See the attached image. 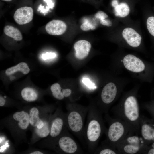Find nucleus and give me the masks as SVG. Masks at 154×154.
Returning a JSON list of instances; mask_svg holds the SVG:
<instances>
[{"instance_id": "f257e3e1", "label": "nucleus", "mask_w": 154, "mask_h": 154, "mask_svg": "<svg viewBox=\"0 0 154 154\" xmlns=\"http://www.w3.org/2000/svg\"><path fill=\"white\" fill-rule=\"evenodd\" d=\"M88 107L84 137L87 143L89 152L94 153L100 138L103 133H105L107 129L104 123L103 114L97 106L91 105Z\"/></svg>"}, {"instance_id": "f03ea898", "label": "nucleus", "mask_w": 154, "mask_h": 154, "mask_svg": "<svg viewBox=\"0 0 154 154\" xmlns=\"http://www.w3.org/2000/svg\"><path fill=\"white\" fill-rule=\"evenodd\" d=\"M115 117L119 118L130 126L135 134L140 135L139 104L135 96L129 94L121 103L111 109Z\"/></svg>"}, {"instance_id": "7ed1b4c3", "label": "nucleus", "mask_w": 154, "mask_h": 154, "mask_svg": "<svg viewBox=\"0 0 154 154\" xmlns=\"http://www.w3.org/2000/svg\"><path fill=\"white\" fill-rule=\"evenodd\" d=\"M104 118L108 127L105 133L106 139L104 142L111 146L116 148L117 144L126 137L135 134L129 125L122 119L112 117L108 113L105 114Z\"/></svg>"}, {"instance_id": "20e7f679", "label": "nucleus", "mask_w": 154, "mask_h": 154, "mask_svg": "<svg viewBox=\"0 0 154 154\" xmlns=\"http://www.w3.org/2000/svg\"><path fill=\"white\" fill-rule=\"evenodd\" d=\"M89 107L74 104L67 107L66 114L67 129L80 140L84 137V122Z\"/></svg>"}, {"instance_id": "39448f33", "label": "nucleus", "mask_w": 154, "mask_h": 154, "mask_svg": "<svg viewBox=\"0 0 154 154\" xmlns=\"http://www.w3.org/2000/svg\"><path fill=\"white\" fill-rule=\"evenodd\" d=\"M147 145L141 136L133 134L128 135L120 142L116 148L119 154H141Z\"/></svg>"}, {"instance_id": "423d86ee", "label": "nucleus", "mask_w": 154, "mask_h": 154, "mask_svg": "<svg viewBox=\"0 0 154 154\" xmlns=\"http://www.w3.org/2000/svg\"><path fill=\"white\" fill-rule=\"evenodd\" d=\"M117 91L116 86L112 82L109 83L104 87L100 94L101 103L97 106L102 114L108 113L110 105L117 95Z\"/></svg>"}, {"instance_id": "0eeeda50", "label": "nucleus", "mask_w": 154, "mask_h": 154, "mask_svg": "<svg viewBox=\"0 0 154 154\" xmlns=\"http://www.w3.org/2000/svg\"><path fill=\"white\" fill-rule=\"evenodd\" d=\"M57 145L63 152L68 154H82L83 153L78 144L67 130L57 140Z\"/></svg>"}, {"instance_id": "6e6552de", "label": "nucleus", "mask_w": 154, "mask_h": 154, "mask_svg": "<svg viewBox=\"0 0 154 154\" xmlns=\"http://www.w3.org/2000/svg\"><path fill=\"white\" fill-rule=\"evenodd\" d=\"M140 136L146 145L154 142V122L143 115L139 119Z\"/></svg>"}, {"instance_id": "1a4fd4ad", "label": "nucleus", "mask_w": 154, "mask_h": 154, "mask_svg": "<svg viewBox=\"0 0 154 154\" xmlns=\"http://www.w3.org/2000/svg\"><path fill=\"white\" fill-rule=\"evenodd\" d=\"M55 115L51 122L49 135L52 138H56L61 134L64 127H67L66 114L60 112Z\"/></svg>"}, {"instance_id": "9d476101", "label": "nucleus", "mask_w": 154, "mask_h": 154, "mask_svg": "<svg viewBox=\"0 0 154 154\" xmlns=\"http://www.w3.org/2000/svg\"><path fill=\"white\" fill-rule=\"evenodd\" d=\"M123 62L125 68L133 72H140L145 68V65L143 61L133 55H126L123 58Z\"/></svg>"}, {"instance_id": "9b49d317", "label": "nucleus", "mask_w": 154, "mask_h": 154, "mask_svg": "<svg viewBox=\"0 0 154 154\" xmlns=\"http://www.w3.org/2000/svg\"><path fill=\"white\" fill-rule=\"evenodd\" d=\"M33 9L29 7L25 6L18 8L15 12L14 19L18 24H26L32 21L33 17Z\"/></svg>"}, {"instance_id": "f8f14e48", "label": "nucleus", "mask_w": 154, "mask_h": 154, "mask_svg": "<svg viewBox=\"0 0 154 154\" xmlns=\"http://www.w3.org/2000/svg\"><path fill=\"white\" fill-rule=\"evenodd\" d=\"M122 36L127 43L133 47H137L140 45L142 37L135 29L131 27L124 28L122 32Z\"/></svg>"}, {"instance_id": "ddd939ff", "label": "nucleus", "mask_w": 154, "mask_h": 154, "mask_svg": "<svg viewBox=\"0 0 154 154\" xmlns=\"http://www.w3.org/2000/svg\"><path fill=\"white\" fill-rule=\"evenodd\" d=\"M129 0H112L111 5L115 15L120 17L127 16L130 11V5Z\"/></svg>"}, {"instance_id": "4468645a", "label": "nucleus", "mask_w": 154, "mask_h": 154, "mask_svg": "<svg viewBox=\"0 0 154 154\" xmlns=\"http://www.w3.org/2000/svg\"><path fill=\"white\" fill-rule=\"evenodd\" d=\"M45 29L47 33L50 35H60L62 34L66 31L67 26L62 21L53 20L46 24Z\"/></svg>"}, {"instance_id": "2eb2a0df", "label": "nucleus", "mask_w": 154, "mask_h": 154, "mask_svg": "<svg viewBox=\"0 0 154 154\" xmlns=\"http://www.w3.org/2000/svg\"><path fill=\"white\" fill-rule=\"evenodd\" d=\"M91 47V44L87 40H81L76 42L74 46L76 58L82 59L86 58L88 55Z\"/></svg>"}, {"instance_id": "dca6fc26", "label": "nucleus", "mask_w": 154, "mask_h": 154, "mask_svg": "<svg viewBox=\"0 0 154 154\" xmlns=\"http://www.w3.org/2000/svg\"><path fill=\"white\" fill-rule=\"evenodd\" d=\"M13 117L14 120L18 122V125L22 130H25L28 127L29 122L28 114L24 111L17 112L14 114Z\"/></svg>"}, {"instance_id": "f3484780", "label": "nucleus", "mask_w": 154, "mask_h": 154, "mask_svg": "<svg viewBox=\"0 0 154 154\" xmlns=\"http://www.w3.org/2000/svg\"><path fill=\"white\" fill-rule=\"evenodd\" d=\"M29 116V123L33 126L40 129L44 126V122L39 117V111L36 107H33L30 110Z\"/></svg>"}, {"instance_id": "a211bd4d", "label": "nucleus", "mask_w": 154, "mask_h": 154, "mask_svg": "<svg viewBox=\"0 0 154 154\" xmlns=\"http://www.w3.org/2000/svg\"><path fill=\"white\" fill-rule=\"evenodd\" d=\"M94 154H119L118 150L109 144L103 142L101 145L97 147Z\"/></svg>"}, {"instance_id": "6ab92c4d", "label": "nucleus", "mask_w": 154, "mask_h": 154, "mask_svg": "<svg viewBox=\"0 0 154 154\" xmlns=\"http://www.w3.org/2000/svg\"><path fill=\"white\" fill-rule=\"evenodd\" d=\"M4 32L7 36L17 41H20L22 39V36L18 29L10 25H7L4 27Z\"/></svg>"}, {"instance_id": "aec40b11", "label": "nucleus", "mask_w": 154, "mask_h": 154, "mask_svg": "<svg viewBox=\"0 0 154 154\" xmlns=\"http://www.w3.org/2000/svg\"><path fill=\"white\" fill-rule=\"evenodd\" d=\"M21 94L23 98L27 102L35 101L38 98V94L36 91L30 87H26L23 89Z\"/></svg>"}, {"instance_id": "412c9836", "label": "nucleus", "mask_w": 154, "mask_h": 154, "mask_svg": "<svg viewBox=\"0 0 154 154\" xmlns=\"http://www.w3.org/2000/svg\"><path fill=\"white\" fill-rule=\"evenodd\" d=\"M30 71L27 64L25 62H21L16 66L10 67L7 69L5 74L7 75H10L18 71H20L24 74L28 73Z\"/></svg>"}, {"instance_id": "4be33fe9", "label": "nucleus", "mask_w": 154, "mask_h": 154, "mask_svg": "<svg viewBox=\"0 0 154 154\" xmlns=\"http://www.w3.org/2000/svg\"><path fill=\"white\" fill-rule=\"evenodd\" d=\"M44 126L40 129L36 127L35 133L38 137L40 138H44L47 137L50 134V127L49 123L46 121H44Z\"/></svg>"}, {"instance_id": "5701e85b", "label": "nucleus", "mask_w": 154, "mask_h": 154, "mask_svg": "<svg viewBox=\"0 0 154 154\" xmlns=\"http://www.w3.org/2000/svg\"><path fill=\"white\" fill-rule=\"evenodd\" d=\"M50 90L52 95L55 98L59 100H61L64 98L61 91L62 88L58 83H55L52 85Z\"/></svg>"}, {"instance_id": "b1692460", "label": "nucleus", "mask_w": 154, "mask_h": 154, "mask_svg": "<svg viewBox=\"0 0 154 154\" xmlns=\"http://www.w3.org/2000/svg\"><path fill=\"white\" fill-rule=\"evenodd\" d=\"M146 26L149 33L154 37V16H150L148 18L146 21Z\"/></svg>"}, {"instance_id": "393cba45", "label": "nucleus", "mask_w": 154, "mask_h": 154, "mask_svg": "<svg viewBox=\"0 0 154 154\" xmlns=\"http://www.w3.org/2000/svg\"><path fill=\"white\" fill-rule=\"evenodd\" d=\"M80 28L82 30L86 31L90 29L94 30L96 29V27L88 22H85L81 25Z\"/></svg>"}, {"instance_id": "a878e982", "label": "nucleus", "mask_w": 154, "mask_h": 154, "mask_svg": "<svg viewBox=\"0 0 154 154\" xmlns=\"http://www.w3.org/2000/svg\"><path fill=\"white\" fill-rule=\"evenodd\" d=\"M82 82L90 89L93 90L96 88L95 84L90 81L89 78H83L82 80Z\"/></svg>"}, {"instance_id": "bb28decb", "label": "nucleus", "mask_w": 154, "mask_h": 154, "mask_svg": "<svg viewBox=\"0 0 154 154\" xmlns=\"http://www.w3.org/2000/svg\"><path fill=\"white\" fill-rule=\"evenodd\" d=\"M147 153L154 154V142L151 145V147H149L147 145L142 151L141 154Z\"/></svg>"}, {"instance_id": "cd10ccee", "label": "nucleus", "mask_w": 154, "mask_h": 154, "mask_svg": "<svg viewBox=\"0 0 154 154\" xmlns=\"http://www.w3.org/2000/svg\"><path fill=\"white\" fill-rule=\"evenodd\" d=\"M95 17L100 20V21L106 19L108 17L107 15L104 12L100 11L95 15Z\"/></svg>"}, {"instance_id": "c85d7f7f", "label": "nucleus", "mask_w": 154, "mask_h": 154, "mask_svg": "<svg viewBox=\"0 0 154 154\" xmlns=\"http://www.w3.org/2000/svg\"><path fill=\"white\" fill-rule=\"evenodd\" d=\"M56 54L53 52H46L42 55V58L44 60L49 59H52L55 58Z\"/></svg>"}, {"instance_id": "c756f323", "label": "nucleus", "mask_w": 154, "mask_h": 154, "mask_svg": "<svg viewBox=\"0 0 154 154\" xmlns=\"http://www.w3.org/2000/svg\"><path fill=\"white\" fill-rule=\"evenodd\" d=\"M64 98H68L71 95L72 90L69 88L63 89L61 90Z\"/></svg>"}, {"instance_id": "7c9ffc66", "label": "nucleus", "mask_w": 154, "mask_h": 154, "mask_svg": "<svg viewBox=\"0 0 154 154\" xmlns=\"http://www.w3.org/2000/svg\"><path fill=\"white\" fill-rule=\"evenodd\" d=\"M100 23L102 25L107 27L111 26L112 25V22L110 20L106 19L100 21Z\"/></svg>"}, {"instance_id": "2f4dec72", "label": "nucleus", "mask_w": 154, "mask_h": 154, "mask_svg": "<svg viewBox=\"0 0 154 154\" xmlns=\"http://www.w3.org/2000/svg\"><path fill=\"white\" fill-rule=\"evenodd\" d=\"M44 1L46 3L48 6L50 8H52L54 6V3L51 0H44Z\"/></svg>"}, {"instance_id": "473e14b6", "label": "nucleus", "mask_w": 154, "mask_h": 154, "mask_svg": "<svg viewBox=\"0 0 154 154\" xmlns=\"http://www.w3.org/2000/svg\"><path fill=\"white\" fill-rule=\"evenodd\" d=\"M5 101L4 99L2 96L0 97V106H2L5 104Z\"/></svg>"}, {"instance_id": "72a5a7b5", "label": "nucleus", "mask_w": 154, "mask_h": 154, "mask_svg": "<svg viewBox=\"0 0 154 154\" xmlns=\"http://www.w3.org/2000/svg\"><path fill=\"white\" fill-rule=\"evenodd\" d=\"M30 154H43V153L39 151H35L32 152Z\"/></svg>"}, {"instance_id": "f704fd0d", "label": "nucleus", "mask_w": 154, "mask_h": 154, "mask_svg": "<svg viewBox=\"0 0 154 154\" xmlns=\"http://www.w3.org/2000/svg\"><path fill=\"white\" fill-rule=\"evenodd\" d=\"M2 0L6 1H11L12 0Z\"/></svg>"}, {"instance_id": "c9c22d12", "label": "nucleus", "mask_w": 154, "mask_h": 154, "mask_svg": "<svg viewBox=\"0 0 154 154\" xmlns=\"http://www.w3.org/2000/svg\"></svg>"}]
</instances>
